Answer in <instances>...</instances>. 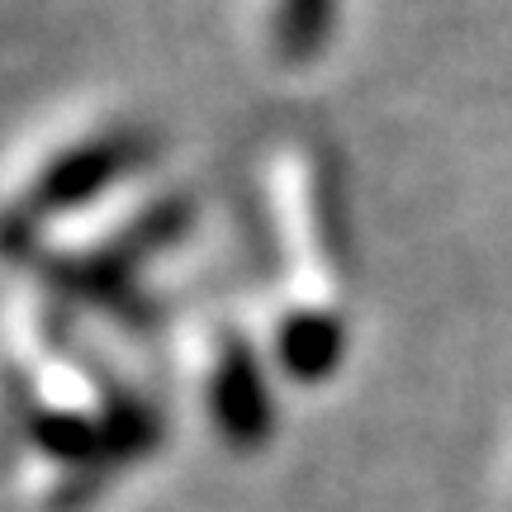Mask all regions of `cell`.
I'll return each instance as SVG.
<instances>
[{"mask_svg":"<svg viewBox=\"0 0 512 512\" xmlns=\"http://www.w3.org/2000/svg\"><path fill=\"white\" fill-rule=\"evenodd\" d=\"M209 413L214 427L228 446L238 451H256L261 441H271L275 432V399L271 384L261 375V361L247 337L228 332L214 356V375H209Z\"/></svg>","mask_w":512,"mask_h":512,"instance_id":"3957f363","label":"cell"},{"mask_svg":"<svg viewBox=\"0 0 512 512\" xmlns=\"http://www.w3.org/2000/svg\"><path fill=\"white\" fill-rule=\"evenodd\" d=\"M147 157H152V138L143 128H105V133H91L76 147L57 152L53 162L34 176L29 195L19 200L15 219H10V242L29 238L34 219L43 223V219H57V214H72V209L95 204L114 181L133 176Z\"/></svg>","mask_w":512,"mask_h":512,"instance_id":"7a4b0ae2","label":"cell"},{"mask_svg":"<svg viewBox=\"0 0 512 512\" xmlns=\"http://www.w3.org/2000/svg\"><path fill=\"white\" fill-rule=\"evenodd\" d=\"M347 356V323L328 309H294L275 328V361L299 384H323Z\"/></svg>","mask_w":512,"mask_h":512,"instance_id":"277c9868","label":"cell"},{"mask_svg":"<svg viewBox=\"0 0 512 512\" xmlns=\"http://www.w3.org/2000/svg\"><path fill=\"white\" fill-rule=\"evenodd\" d=\"M332 15H337V0H280L275 5V53L285 62H309L323 53V43L332 34Z\"/></svg>","mask_w":512,"mask_h":512,"instance_id":"5b68a950","label":"cell"},{"mask_svg":"<svg viewBox=\"0 0 512 512\" xmlns=\"http://www.w3.org/2000/svg\"><path fill=\"white\" fill-rule=\"evenodd\" d=\"M190 214L195 209H190L185 195H166L152 209H143L119 238L100 242V247H91V252H81V256H34V261L43 266V275L53 280L57 290L76 294L86 304H100V309L119 313V318L143 323L147 304H143V294H138V266L181 238L185 228H190Z\"/></svg>","mask_w":512,"mask_h":512,"instance_id":"6da1fadb","label":"cell"}]
</instances>
